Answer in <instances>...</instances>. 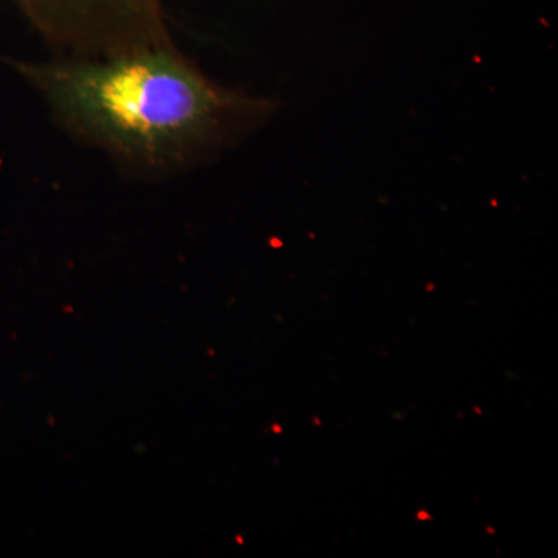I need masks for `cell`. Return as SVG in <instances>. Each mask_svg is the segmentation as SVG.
<instances>
[{"label": "cell", "mask_w": 558, "mask_h": 558, "mask_svg": "<svg viewBox=\"0 0 558 558\" xmlns=\"http://www.w3.org/2000/svg\"><path fill=\"white\" fill-rule=\"evenodd\" d=\"M70 138L135 180L204 167L266 126L278 105L205 75L174 43L110 57L32 61L0 54Z\"/></svg>", "instance_id": "6da1fadb"}, {"label": "cell", "mask_w": 558, "mask_h": 558, "mask_svg": "<svg viewBox=\"0 0 558 558\" xmlns=\"http://www.w3.org/2000/svg\"><path fill=\"white\" fill-rule=\"evenodd\" d=\"M62 57H110L171 43L165 0H13Z\"/></svg>", "instance_id": "7a4b0ae2"}]
</instances>
